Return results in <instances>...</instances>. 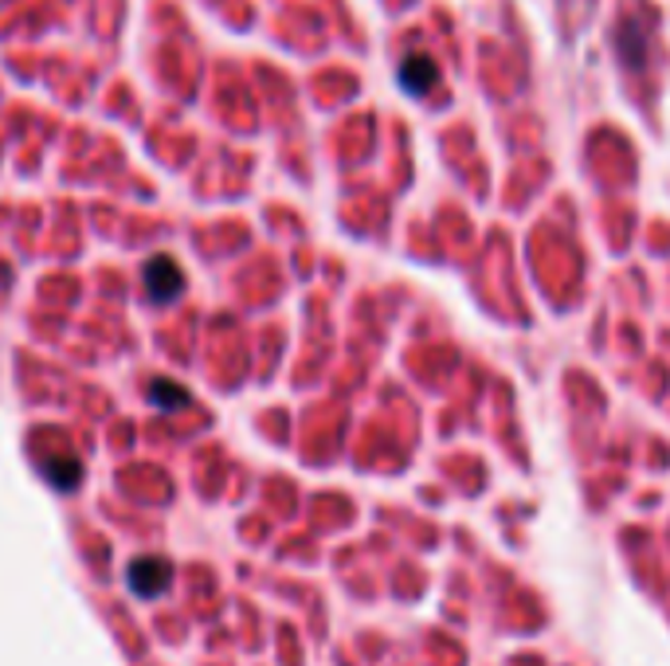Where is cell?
<instances>
[{
  "label": "cell",
  "mask_w": 670,
  "mask_h": 666,
  "mask_svg": "<svg viewBox=\"0 0 670 666\" xmlns=\"http://www.w3.org/2000/svg\"><path fill=\"white\" fill-rule=\"evenodd\" d=\"M612 47H616L619 64L627 71H644L647 67V32L639 27V20H619L616 24V36H612Z\"/></svg>",
  "instance_id": "1"
},
{
  "label": "cell",
  "mask_w": 670,
  "mask_h": 666,
  "mask_svg": "<svg viewBox=\"0 0 670 666\" xmlns=\"http://www.w3.org/2000/svg\"><path fill=\"white\" fill-rule=\"evenodd\" d=\"M396 79H400V87L408 90L411 99H428L431 90L439 87V67H436V59H431V55L416 52L400 64V75H396Z\"/></svg>",
  "instance_id": "2"
},
{
  "label": "cell",
  "mask_w": 670,
  "mask_h": 666,
  "mask_svg": "<svg viewBox=\"0 0 670 666\" xmlns=\"http://www.w3.org/2000/svg\"><path fill=\"white\" fill-rule=\"evenodd\" d=\"M169 577H173L169 560H134V565H130V585H134L138 596H157V592H165Z\"/></svg>",
  "instance_id": "3"
},
{
  "label": "cell",
  "mask_w": 670,
  "mask_h": 666,
  "mask_svg": "<svg viewBox=\"0 0 670 666\" xmlns=\"http://www.w3.org/2000/svg\"><path fill=\"white\" fill-rule=\"evenodd\" d=\"M145 279H150V295L157 298V302H169L180 287V270L173 267L169 259H153V267L145 270Z\"/></svg>",
  "instance_id": "4"
}]
</instances>
